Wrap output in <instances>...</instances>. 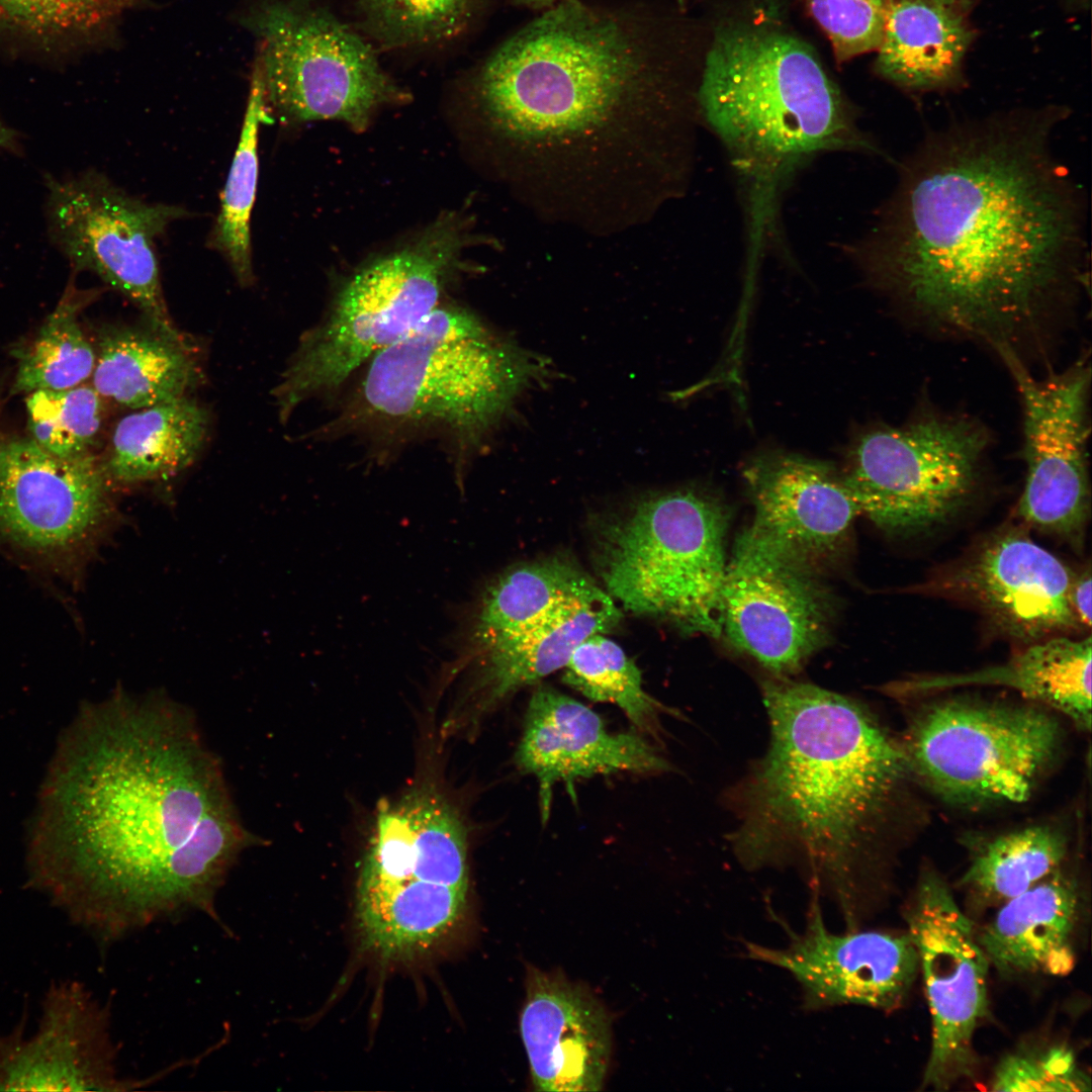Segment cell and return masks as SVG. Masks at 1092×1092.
Masks as SVG:
<instances>
[{"label":"cell","instance_id":"obj_1","mask_svg":"<svg viewBox=\"0 0 1092 1092\" xmlns=\"http://www.w3.org/2000/svg\"><path fill=\"white\" fill-rule=\"evenodd\" d=\"M29 883L100 940L212 913L246 828L194 715L161 693L82 708L41 789Z\"/></svg>","mask_w":1092,"mask_h":1092},{"label":"cell","instance_id":"obj_2","mask_svg":"<svg viewBox=\"0 0 1092 1092\" xmlns=\"http://www.w3.org/2000/svg\"><path fill=\"white\" fill-rule=\"evenodd\" d=\"M1052 121L928 139L858 251L870 279L938 329L1019 355L1083 283L1082 211Z\"/></svg>","mask_w":1092,"mask_h":1092},{"label":"cell","instance_id":"obj_3","mask_svg":"<svg viewBox=\"0 0 1092 1092\" xmlns=\"http://www.w3.org/2000/svg\"><path fill=\"white\" fill-rule=\"evenodd\" d=\"M769 743L731 793L743 867L797 866L849 930L890 805L910 769L903 749L853 700L790 676L761 684Z\"/></svg>","mask_w":1092,"mask_h":1092},{"label":"cell","instance_id":"obj_4","mask_svg":"<svg viewBox=\"0 0 1092 1092\" xmlns=\"http://www.w3.org/2000/svg\"><path fill=\"white\" fill-rule=\"evenodd\" d=\"M647 34L631 19L566 0L503 42L476 90L493 125L535 146H570L620 124L659 84Z\"/></svg>","mask_w":1092,"mask_h":1092},{"label":"cell","instance_id":"obj_5","mask_svg":"<svg viewBox=\"0 0 1092 1092\" xmlns=\"http://www.w3.org/2000/svg\"><path fill=\"white\" fill-rule=\"evenodd\" d=\"M700 108L762 205L795 167L832 151H875L836 86L797 37L720 28L707 54Z\"/></svg>","mask_w":1092,"mask_h":1092},{"label":"cell","instance_id":"obj_6","mask_svg":"<svg viewBox=\"0 0 1092 1092\" xmlns=\"http://www.w3.org/2000/svg\"><path fill=\"white\" fill-rule=\"evenodd\" d=\"M369 362L354 404L358 421L438 425L472 443L553 374L548 359L453 306H437Z\"/></svg>","mask_w":1092,"mask_h":1092},{"label":"cell","instance_id":"obj_7","mask_svg":"<svg viewBox=\"0 0 1092 1092\" xmlns=\"http://www.w3.org/2000/svg\"><path fill=\"white\" fill-rule=\"evenodd\" d=\"M726 529V510L702 489L636 496L599 528L595 556L605 590L635 615L719 637Z\"/></svg>","mask_w":1092,"mask_h":1092},{"label":"cell","instance_id":"obj_8","mask_svg":"<svg viewBox=\"0 0 1092 1092\" xmlns=\"http://www.w3.org/2000/svg\"><path fill=\"white\" fill-rule=\"evenodd\" d=\"M463 243L457 220L443 217L414 244L354 274L325 321L301 337L273 388L279 419L342 384L433 311Z\"/></svg>","mask_w":1092,"mask_h":1092},{"label":"cell","instance_id":"obj_9","mask_svg":"<svg viewBox=\"0 0 1092 1092\" xmlns=\"http://www.w3.org/2000/svg\"><path fill=\"white\" fill-rule=\"evenodd\" d=\"M242 23L259 41L255 67L268 111L281 119H335L362 130L377 108L407 98L372 47L311 0H264Z\"/></svg>","mask_w":1092,"mask_h":1092},{"label":"cell","instance_id":"obj_10","mask_svg":"<svg viewBox=\"0 0 1092 1092\" xmlns=\"http://www.w3.org/2000/svg\"><path fill=\"white\" fill-rule=\"evenodd\" d=\"M989 447L987 431L964 417L926 413L898 427L861 433L843 481L866 515L894 534H917L971 502Z\"/></svg>","mask_w":1092,"mask_h":1092},{"label":"cell","instance_id":"obj_11","mask_svg":"<svg viewBox=\"0 0 1092 1092\" xmlns=\"http://www.w3.org/2000/svg\"><path fill=\"white\" fill-rule=\"evenodd\" d=\"M1060 731L1035 707L947 700L915 718L903 749L909 767L947 801L1021 803L1057 752Z\"/></svg>","mask_w":1092,"mask_h":1092},{"label":"cell","instance_id":"obj_12","mask_svg":"<svg viewBox=\"0 0 1092 1092\" xmlns=\"http://www.w3.org/2000/svg\"><path fill=\"white\" fill-rule=\"evenodd\" d=\"M47 188L50 238L74 269L96 274L145 322L177 332L163 294L156 240L187 210L145 202L95 170L47 178Z\"/></svg>","mask_w":1092,"mask_h":1092},{"label":"cell","instance_id":"obj_13","mask_svg":"<svg viewBox=\"0 0 1092 1092\" xmlns=\"http://www.w3.org/2000/svg\"><path fill=\"white\" fill-rule=\"evenodd\" d=\"M996 352L1013 377L1023 408L1026 475L1018 516L1026 526L1080 547L1091 499L1090 365L1082 357L1062 372L1037 378L1013 350Z\"/></svg>","mask_w":1092,"mask_h":1092},{"label":"cell","instance_id":"obj_14","mask_svg":"<svg viewBox=\"0 0 1092 1092\" xmlns=\"http://www.w3.org/2000/svg\"><path fill=\"white\" fill-rule=\"evenodd\" d=\"M833 601L802 563L744 531L727 562L721 626L770 674L791 676L827 641Z\"/></svg>","mask_w":1092,"mask_h":1092},{"label":"cell","instance_id":"obj_15","mask_svg":"<svg viewBox=\"0 0 1092 1092\" xmlns=\"http://www.w3.org/2000/svg\"><path fill=\"white\" fill-rule=\"evenodd\" d=\"M907 921L931 1015V1048L922 1086L946 1090L974 1075L973 1039L988 1011L990 963L973 922L935 874L922 877Z\"/></svg>","mask_w":1092,"mask_h":1092},{"label":"cell","instance_id":"obj_16","mask_svg":"<svg viewBox=\"0 0 1092 1092\" xmlns=\"http://www.w3.org/2000/svg\"><path fill=\"white\" fill-rule=\"evenodd\" d=\"M108 477L91 452L56 456L32 439L0 445V535L53 559L90 550L116 520Z\"/></svg>","mask_w":1092,"mask_h":1092},{"label":"cell","instance_id":"obj_17","mask_svg":"<svg viewBox=\"0 0 1092 1092\" xmlns=\"http://www.w3.org/2000/svg\"><path fill=\"white\" fill-rule=\"evenodd\" d=\"M1073 575L1023 530L1006 528L916 590L968 604L1002 634L1029 645L1084 631L1070 603Z\"/></svg>","mask_w":1092,"mask_h":1092},{"label":"cell","instance_id":"obj_18","mask_svg":"<svg viewBox=\"0 0 1092 1092\" xmlns=\"http://www.w3.org/2000/svg\"><path fill=\"white\" fill-rule=\"evenodd\" d=\"M819 896L812 891L805 929L790 931L786 947L744 941L746 957L791 974L808 1011L843 1005L899 1007L919 971L910 935L856 929L833 933L823 921Z\"/></svg>","mask_w":1092,"mask_h":1092},{"label":"cell","instance_id":"obj_19","mask_svg":"<svg viewBox=\"0 0 1092 1092\" xmlns=\"http://www.w3.org/2000/svg\"><path fill=\"white\" fill-rule=\"evenodd\" d=\"M114 1067L106 1012L73 981L52 985L37 1025L0 1034V1091H113Z\"/></svg>","mask_w":1092,"mask_h":1092},{"label":"cell","instance_id":"obj_20","mask_svg":"<svg viewBox=\"0 0 1092 1092\" xmlns=\"http://www.w3.org/2000/svg\"><path fill=\"white\" fill-rule=\"evenodd\" d=\"M743 477L751 535L817 570L844 545L859 509L832 465L785 451L752 458Z\"/></svg>","mask_w":1092,"mask_h":1092},{"label":"cell","instance_id":"obj_21","mask_svg":"<svg viewBox=\"0 0 1092 1092\" xmlns=\"http://www.w3.org/2000/svg\"><path fill=\"white\" fill-rule=\"evenodd\" d=\"M515 760L536 778L544 819L557 783L570 787L598 775L660 774L672 767L639 732L610 731L590 708L547 686L537 687L530 698Z\"/></svg>","mask_w":1092,"mask_h":1092},{"label":"cell","instance_id":"obj_22","mask_svg":"<svg viewBox=\"0 0 1092 1092\" xmlns=\"http://www.w3.org/2000/svg\"><path fill=\"white\" fill-rule=\"evenodd\" d=\"M537 1091H599L611 1056L606 1010L584 988L558 974L529 970L520 1017Z\"/></svg>","mask_w":1092,"mask_h":1092},{"label":"cell","instance_id":"obj_23","mask_svg":"<svg viewBox=\"0 0 1092 1092\" xmlns=\"http://www.w3.org/2000/svg\"><path fill=\"white\" fill-rule=\"evenodd\" d=\"M621 617L615 601L598 586L456 663L469 671L473 712L483 715L521 689L563 668L579 643L592 634L614 629Z\"/></svg>","mask_w":1092,"mask_h":1092},{"label":"cell","instance_id":"obj_24","mask_svg":"<svg viewBox=\"0 0 1092 1092\" xmlns=\"http://www.w3.org/2000/svg\"><path fill=\"white\" fill-rule=\"evenodd\" d=\"M465 827L437 792L420 788L381 808L359 880L425 881L468 890Z\"/></svg>","mask_w":1092,"mask_h":1092},{"label":"cell","instance_id":"obj_25","mask_svg":"<svg viewBox=\"0 0 1092 1092\" xmlns=\"http://www.w3.org/2000/svg\"><path fill=\"white\" fill-rule=\"evenodd\" d=\"M1078 906L1076 882L1057 870L1006 901L979 943L1004 975H1067L1075 963L1071 938Z\"/></svg>","mask_w":1092,"mask_h":1092},{"label":"cell","instance_id":"obj_26","mask_svg":"<svg viewBox=\"0 0 1092 1092\" xmlns=\"http://www.w3.org/2000/svg\"><path fill=\"white\" fill-rule=\"evenodd\" d=\"M95 351L92 386L104 400L130 411L186 396L201 379L186 338L145 321L103 329Z\"/></svg>","mask_w":1092,"mask_h":1092},{"label":"cell","instance_id":"obj_27","mask_svg":"<svg viewBox=\"0 0 1092 1092\" xmlns=\"http://www.w3.org/2000/svg\"><path fill=\"white\" fill-rule=\"evenodd\" d=\"M1091 637L1056 636L1032 644L1002 665L963 674L937 675L892 682L890 695L906 696L967 685L1013 689L1071 719L1091 727Z\"/></svg>","mask_w":1092,"mask_h":1092},{"label":"cell","instance_id":"obj_28","mask_svg":"<svg viewBox=\"0 0 1092 1092\" xmlns=\"http://www.w3.org/2000/svg\"><path fill=\"white\" fill-rule=\"evenodd\" d=\"M599 585L572 559L552 556L513 566L475 600L456 639L464 661L540 619L556 606Z\"/></svg>","mask_w":1092,"mask_h":1092},{"label":"cell","instance_id":"obj_29","mask_svg":"<svg viewBox=\"0 0 1092 1092\" xmlns=\"http://www.w3.org/2000/svg\"><path fill=\"white\" fill-rule=\"evenodd\" d=\"M467 891L425 881H363L357 892L362 945L386 960L428 949L460 922Z\"/></svg>","mask_w":1092,"mask_h":1092},{"label":"cell","instance_id":"obj_30","mask_svg":"<svg viewBox=\"0 0 1092 1092\" xmlns=\"http://www.w3.org/2000/svg\"><path fill=\"white\" fill-rule=\"evenodd\" d=\"M209 424L208 411L188 395L131 410L116 423L102 468L111 484L168 479L196 459Z\"/></svg>","mask_w":1092,"mask_h":1092},{"label":"cell","instance_id":"obj_31","mask_svg":"<svg viewBox=\"0 0 1092 1092\" xmlns=\"http://www.w3.org/2000/svg\"><path fill=\"white\" fill-rule=\"evenodd\" d=\"M971 34L952 7L931 0H890L877 68L906 88L946 86L960 73Z\"/></svg>","mask_w":1092,"mask_h":1092},{"label":"cell","instance_id":"obj_32","mask_svg":"<svg viewBox=\"0 0 1092 1092\" xmlns=\"http://www.w3.org/2000/svg\"><path fill=\"white\" fill-rule=\"evenodd\" d=\"M271 121L263 83L254 66L247 108L230 173L221 193L219 212L207 241L228 261L241 284L254 282L251 214L256 196L260 125Z\"/></svg>","mask_w":1092,"mask_h":1092},{"label":"cell","instance_id":"obj_33","mask_svg":"<svg viewBox=\"0 0 1092 1092\" xmlns=\"http://www.w3.org/2000/svg\"><path fill=\"white\" fill-rule=\"evenodd\" d=\"M141 0H0V38L44 53L88 46Z\"/></svg>","mask_w":1092,"mask_h":1092},{"label":"cell","instance_id":"obj_34","mask_svg":"<svg viewBox=\"0 0 1092 1092\" xmlns=\"http://www.w3.org/2000/svg\"><path fill=\"white\" fill-rule=\"evenodd\" d=\"M1067 850L1068 840L1058 828L1018 829L983 844L962 883L985 902H1006L1057 871Z\"/></svg>","mask_w":1092,"mask_h":1092},{"label":"cell","instance_id":"obj_35","mask_svg":"<svg viewBox=\"0 0 1092 1092\" xmlns=\"http://www.w3.org/2000/svg\"><path fill=\"white\" fill-rule=\"evenodd\" d=\"M563 669L565 684L592 701L616 705L638 732L660 739L665 707L644 690L636 663L604 633L579 643Z\"/></svg>","mask_w":1092,"mask_h":1092},{"label":"cell","instance_id":"obj_36","mask_svg":"<svg viewBox=\"0 0 1092 1092\" xmlns=\"http://www.w3.org/2000/svg\"><path fill=\"white\" fill-rule=\"evenodd\" d=\"M83 300L68 290L31 344L17 354L12 393L69 389L91 378L96 351L78 321Z\"/></svg>","mask_w":1092,"mask_h":1092},{"label":"cell","instance_id":"obj_37","mask_svg":"<svg viewBox=\"0 0 1092 1092\" xmlns=\"http://www.w3.org/2000/svg\"><path fill=\"white\" fill-rule=\"evenodd\" d=\"M103 401L88 383L28 393L26 408L31 439L59 457L91 452L102 425Z\"/></svg>","mask_w":1092,"mask_h":1092},{"label":"cell","instance_id":"obj_38","mask_svg":"<svg viewBox=\"0 0 1092 1092\" xmlns=\"http://www.w3.org/2000/svg\"><path fill=\"white\" fill-rule=\"evenodd\" d=\"M474 0H357L370 32L389 47L438 43L457 35Z\"/></svg>","mask_w":1092,"mask_h":1092},{"label":"cell","instance_id":"obj_39","mask_svg":"<svg viewBox=\"0 0 1092 1092\" xmlns=\"http://www.w3.org/2000/svg\"><path fill=\"white\" fill-rule=\"evenodd\" d=\"M992 1090L1083 1092L1091 1090V1080L1078 1067L1071 1050L1055 1045L1004 1058L995 1071Z\"/></svg>","mask_w":1092,"mask_h":1092},{"label":"cell","instance_id":"obj_40","mask_svg":"<svg viewBox=\"0 0 1092 1092\" xmlns=\"http://www.w3.org/2000/svg\"><path fill=\"white\" fill-rule=\"evenodd\" d=\"M826 33L838 62L877 51L883 39L890 0H806Z\"/></svg>","mask_w":1092,"mask_h":1092},{"label":"cell","instance_id":"obj_41","mask_svg":"<svg viewBox=\"0 0 1092 1092\" xmlns=\"http://www.w3.org/2000/svg\"><path fill=\"white\" fill-rule=\"evenodd\" d=\"M1091 571L1090 567L1074 574L1070 585V603L1084 630L1091 627Z\"/></svg>","mask_w":1092,"mask_h":1092},{"label":"cell","instance_id":"obj_42","mask_svg":"<svg viewBox=\"0 0 1092 1092\" xmlns=\"http://www.w3.org/2000/svg\"><path fill=\"white\" fill-rule=\"evenodd\" d=\"M20 150V138L18 132L10 127L0 116V154L18 153Z\"/></svg>","mask_w":1092,"mask_h":1092},{"label":"cell","instance_id":"obj_43","mask_svg":"<svg viewBox=\"0 0 1092 1092\" xmlns=\"http://www.w3.org/2000/svg\"><path fill=\"white\" fill-rule=\"evenodd\" d=\"M514 1L517 4L528 6V7H534V8L549 7L550 8V7H552L554 5H557V4L561 3V2H564L566 0H514Z\"/></svg>","mask_w":1092,"mask_h":1092},{"label":"cell","instance_id":"obj_44","mask_svg":"<svg viewBox=\"0 0 1092 1092\" xmlns=\"http://www.w3.org/2000/svg\"><path fill=\"white\" fill-rule=\"evenodd\" d=\"M931 1H933L935 3H938V4H941V5H944V6L954 8L956 5H958L960 3H963L964 0H931Z\"/></svg>","mask_w":1092,"mask_h":1092},{"label":"cell","instance_id":"obj_45","mask_svg":"<svg viewBox=\"0 0 1092 1092\" xmlns=\"http://www.w3.org/2000/svg\"><path fill=\"white\" fill-rule=\"evenodd\" d=\"M678 1H679V3H681V4H682V3H684V2L686 1V0H678Z\"/></svg>","mask_w":1092,"mask_h":1092}]
</instances>
